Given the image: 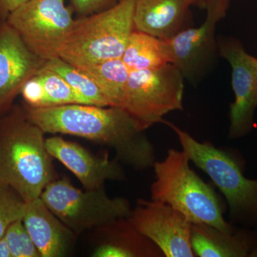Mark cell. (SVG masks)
Returning <instances> with one entry per match:
<instances>
[{"instance_id":"obj_1","label":"cell","mask_w":257,"mask_h":257,"mask_svg":"<svg viewBox=\"0 0 257 257\" xmlns=\"http://www.w3.org/2000/svg\"><path fill=\"white\" fill-rule=\"evenodd\" d=\"M25 114L45 134L79 137L114 150L115 157L133 170H150L157 161L145 131L121 108L72 104L26 107Z\"/></svg>"},{"instance_id":"obj_2","label":"cell","mask_w":257,"mask_h":257,"mask_svg":"<svg viewBox=\"0 0 257 257\" xmlns=\"http://www.w3.org/2000/svg\"><path fill=\"white\" fill-rule=\"evenodd\" d=\"M45 135L25 111H15L0 121V183L26 203L41 197L57 179Z\"/></svg>"},{"instance_id":"obj_3","label":"cell","mask_w":257,"mask_h":257,"mask_svg":"<svg viewBox=\"0 0 257 257\" xmlns=\"http://www.w3.org/2000/svg\"><path fill=\"white\" fill-rule=\"evenodd\" d=\"M184 150L169 149L163 160L153 167L155 179L151 199L169 204L192 223L211 225L232 232L236 226L224 219L225 207L214 187L192 170Z\"/></svg>"},{"instance_id":"obj_4","label":"cell","mask_w":257,"mask_h":257,"mask_svg":"<svg viewBox=\"0 0 257 257\" xmlns=\"http://www.w3.org/2000/svg\"><path fill=\"white\" fill-rule=\"evenodd\" d=\"M175 133L189 160L203 171L224 196L234 226L257 230V179L243 174L244 162L234 152L221 150L209 142L200 143L190 134L164 119Z\"/></svg>"},{"instance_id":"obj_5","label":"cell","mask_w":257,"mask_h":257,"mask_svg":"<svg viewBox=\"0 0 257 257\" xmlns=\"http://www.w3.org/2000/svg\"><path fill=\"white\" fill-rule=\"evenodd\" d=\"M135 0L74 20L59 57L76 67L121 58L134 29Z\"/></svg>"},{"instance_id":"obj_6","label":"cell","mask_w":257,"mask_h":257,"mask_svg":"<svg viewBox=\"0 0 257 257\" xmlns=\"http://www.w3.org/2000/svg\"><path fill=\"white\" fill-rule=\"evenodd\" d=\"M40 198L77 235L99 229L121 218H128L132 211L127 199L109 197L104 187L82 190L66 178L56 179L49 184Z\"/></svg>"},{"instance_id":"obj_7","label":"cell","mask_w":257,"mask_h":257,"mask_svg":"<svg viewBox=\"0 0 257 257\" xmlns=\"http://www.w3.org/2000/svg\"><path fill=\"white\" fill-rule=\"evenodd\" d=\"M184 78L174 64L130 71L123 109L140 130L162 122L166 114L184 109Z\"/></svg>"},{"instance_id":"obj_8","label":"cell","mask_w":257,"mask_h":257,"mask_svg":"<svg viewBox=\"0 0 257 257\" xmlns=\"http://www.w3.org/2000/svg\"><path fill=\"white\" fill-rule=\"evenodd\" d=\"M66 0H29L7 17L28 48L42 60L59 57L74 20Z\"/></svg>"},{"instance_id":"obj_9","label":"cell","mask_w":257,"mask_h":257,"mask_svg":"<svg viewBox=\"0 0 257 257\" xmlns=\"http://www.w3.org/2000/svg\"><path fill=\"white\" fill-rule=\"evenodd\" d=\"M229 5L230 0H211L205 8L207 16L202 25L186 29L166 40L170 63L193 85L204 78L219 55L216 28L226 17Z\"/></svg>"},{"instance_id":"obj_10","label":"cell","mask_w":257,"mask_h":257,"mask_svg":"<svg viewBox=\"0 0 257 257\" xmlns=\"http://www.w3.org/2000/svg\"><path fill=\"white\" fill-rule=\"evenodd\" d=\"M219 55L231 67L234 102L229 107V140L247 136L254 127L257 108V58L245 51L241 42L232 37L218 42Z\"/></svg>"},{"instance_id":"obj_11","label":"cell","mask_w":257,"mask_h":257,"mask_svg":"<svg viewBox=\"0 0 257 257\" xmlns=\"http://www.w3.org/2000/svg\"><path fill=\"white\" fill-rule=\"evenodd\" d=\"M128 219L165 257L195 256L191 243L192 223L169 204L139 199Z\"/></svg>"},{"instance_id":"obj_12","label":"cell","mask_w":257,"mask_h":257,"mask_svg":"<svg viewBox=\"0 0 257 257\" xmlns=\"http://www.w3.org/2000/svg\"><path fill=\"white\" fill-rule=\"evenodd\" d=\"M47 151L77 179L86 189L104 187L107 181H123L125 172L122 164L116 157L109 158L107 152L93 155L79 144L60 136L46 139Z\"/></svg>"},{"instance_id":"obj_13","label":"cell","mask_w":257,"mask_h":257,"mask_svg":"<svg viewBox=\"0 0 257 257\" xmlns=\"http://www.w3.org/2000/svg\"><path fill=\"white\" fill-rule=\"evenodd\" d=\"M45 62L7 21L0 23V115L9 109L23 84Z\"/></svg>"},{"instance_id":"obj_14","label":"cell","mask_w":257,"mask_h":257,"mask_svg":"<svg viewBox=\"0 0 257 257\" xmlns=\"http://www.w3.org/2000/svg\"><path fill=\"white\" fill-rule=\"evenodd\" d=\"M192 0H135L134 29L169 40L191 28Z\"/></svg>"},{"instance_id":"obj_15","label":"cell","mask_w":257,"mask_h":257,"mask_svg":"<svg viewBox=\"0 0 257 257\" xmlns=\"http://www.w3.org/2000/svg\"><path fill=\"white\" fill-rule=\"evenodd\" d=\"M23 221L41 257L67 256L77 234L63 224L41 198L26 203Z\"/></svg>"},{"instance_id":"obj_16","label":"cell","mask_w":257,"mask_h":257,"mask_svg":"<svg viewBox=\"0 0 257 257\" xmlns=\"http://www.w3.org/2000/svg\"><path fill=\"white\" fill-rule=\"evenodd\" d=\"M191 243L195 256L249 257L257 246V230L236 226L232 232L192 223Z\"/></svg>"},{"instance_id":"obj_17","label":"cell","mask_w":257,"mask_h":257,"mask_svg":"<svg viewBox=\"0 0 257 257\" xmlns=\"http://www.w3.org/2000/svg\"><path fill=\"white\" fill-rule=\"evenodd\" d=\"M97 243L94 257H165L148 238L140 232L128 218H121L96 229Z\"/></svg>"},{"instance_id":"obj_18","label":"cell","mask_w":257,"mask_h":257,"mask_svg":"<svg viewBox=\"0 0 257 257\" xmlns=\"http://www.w3.org/2000/svg\"><path fill=\"white\" fill-rule=\"evenodd\" d=\"M121 60L130 71L158 68L170 63L166 40L134 30Z\"/></svg>"},{"instance_id":"obj_19","label":"cell","mask_w":257,"mask_h":257,"mask_svg":"<svg viewBox=\"0 0 257 257\" xmlns=\"http://www.w3.org/2000/svg\"><path fill=\"white\" fill-rule=\"evenodd\" d=\"M97 84L111 106L122 109L130 70L121 58L77 67Z\"/></svg>"},{"instance_id":"obj_20","label":"cell","mask_w":257,"mask_h":257,"mask_svg":"<svg viewBox=\"0 0 257 257\" xmlns=\"http://www.w3.org/2000/svg\"><path fill=\"white\" fill-rule=\"evenodd\" d=\"M43 67L61 76L86 104L111 106L106 96L90 77L60 57L46 61Z\"/></svg>"},{"instance_id":"obj_21","label":"cell","mask_w":257,"mask_h":257,"mask_svg":"<svg viewBox=\"0 0 257 257\" xmlns=\"http://www.w3.org/2000/svg\"><path fill=\"white\" fill-rule=\"evenodd\" d=\"M37 74L46 94L47 107L65 104H85L82 98L58 74L42 65Z\"/></svg>"},{"instance_id":"obj_22","label":"cell","mask_w":257,"mask_h":257,"mask_svg":"<svg viewBox=\"0 0 257 257\" xmlns=\"http://www.w3.org/2000/svg\"><path fill=\"white\" fill-rule=\"evenodd\" d=\"M4 238L12 257H41L23 219L15 221L8 226Z\"/></svg>"},{"instance_id":"obj_23","label":"cell","mask_w":257,"mask_h":257,"mask_svg":"<svg viewBox=\"0 0 257 257\" xmlns=\"http://www.w3.org/2000/svg\"><path fill=\"white\" fill-rule=\"evenodd\" d=\"M26 202L13 189L0 183V239L12 223L23 219Z\"/></svg>"},{"instance_id":"obj_24","label":"cell","mask_w":257,"mask_h":257,"mask_svg":"<svg viewBox=\"0 0 257 257\" xmlns=\"http://www.w3.org/2000/svg\"><path fill=\"white\" fill-rule=\"evenodd\" d=\"M27 107H47L46 94L37 73L25 82L20 91Z\"/></svg>"},{"instance_id":"obj_25","label":"cell","mask_w":257,"mask_h":257,"mask_svg":"<svg viewBox=\"0 0 257 257\" xmlns=\"http://www.w3.org/2000/svg\"><path fill=\"white\" fill-rule=\"evenodd\" d=\"M121 0H71L72 9L81 17L100 13L117 5Z\"/></svg>"},{"instance_id":"obj_26","label":"cell","mask_w":257,"mask_h":257,"mask_svg":"<svg viewBox=\"0 0 257 257\" xmlns=\"http://www.w3.org/2000/svg\"><path fill=\"white\" fill-rule=\"evenodd\" d=\"M29 0H0V15L6 19L8 15Z\"/></svg>"},{"instance_id":"obj_27","label":"cell","mask_w":257,"mask_h":257,"mask_svg":"<svg viewBox=\"0 0 257 257\" xmlns=\"http://www.w3.org/2000/svg\"><path fill=\"white\" fill-rule=\"evenodd\" d=\"M0 257H12L4 236L0 239Z\"/></svg>"},{"instance_id":"obj_28","label":"cell","mask_w":257,"mask_h":257,"mask_svg":"<svg viewBox=\"0 0 257 257\" xmlns=\"http://www.w3.org/2000/svg\"><path fill=\"white\" fill-rule=\"evenodd\" d=\"M194 5L196 6L200 7V8H207V5L209 4L211 0H192Z\"/></svg>"},{"instance_id":"obj_29","label":"cell","mask_w":257,"mask_h":257,"mask_svg":"<svg viewBox=\"0 0 257 257\" xmlns=\"http://www.w3.org/2000/svg\"><path fill=\"white\" fill-rule=\"evenodd\" d=\"M249 257H257V248H255L253 250Z\"/></svg>"},{"instance_id":"obj_30","label":"cell","mask_w":257,"mask_h":257,"mask_svg":"<svg viewBox=\"0 0 257 257\" xmlns=\"http://www.w3.org/2000/svg\"><path fill=\"white\" fill-rule=\"evenodd\" d=\"M256 248H257V246H256Z\"/></svg>"}]
</instances>
